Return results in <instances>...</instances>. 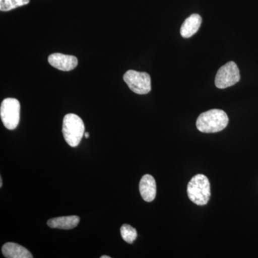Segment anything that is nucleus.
I'll return each instance as SVG.
<instances>
[{
    "instance_id": "f257e3e1",
    "label": "nucleus",
    "mask_w": 258,
    "mask_h": 258,
    "mask_svg": "<svg viewBox=\"0 0 258 258\" xmlns=\"http://www.w3.org/2000/svg\"><path fill=\"white\" fill-rule=\"evenodd\" d=\"M229 118L222 110L212 109L199 115L197 128L203 133H217L228 125Z\"/></svg>"
},
{
    "instance_id": "f03ea898",
    "label": "nucleus",
    "mask_w": 258,
    "mask_h": 258,
    "mask_svg": "<svg viewBox=\"0 0 258 258\" xmlns=\"http://www.w3.org/2000/svg\"><path fill=\"white\" fill-rule=\"evenodd\" d=\"M189 200L196 205H207L211 197L210 184L208 178L204 174H197L191 178L187 186Z\"/></svg>"
},
{
    "instance_id": "0eeeda50",
    "label": "nucleus",
    "mask_w": 258,
    "mask_h": 258,
    "mask_svg": "<svg viewBox=\"0 0 258 258\" xmlns=\"http://www.w3.org/2000/svg\"><path fill=\"white\" fill-rule=\"evenodd\" d=\"M49 63L62 71H70L76 69L79 63L77 57L62 53H52L48 57Z\"/></svg>"
},
{
    "instance_id": "f8f14e48",
    "label": "nucleus",
    "mask_w": 258,
    "mask_h": 258,
    "mask_svg": "<svg viewBox=\"0 0 258 258\" xmlns=\"http://www.w3.org/2000/svg\"><path fill=\"white\" fill-rule=\"evenodd\" d=\"M30 0H0V10L8 12L28 5Z\"/></svg>"
},
{
    "instance_id": "39448f33",
    "label": "nucleus",
    "mask_w": 258,
    "mask_h": 258,
    "mask_svg": "<svg viewBox=\"0 0 258 258\" xmlns=\"http://www.w3.org/2000/svg\"><path fill=\"white\" fill-rule=\"evenodd\" d=\"M123 80L128 88L137 94H147L152 90V81L147 73L129 70L123 75Z\"/></svg>"
},
{
    "instance_id": "7ed1b4c3",
    "label": "nucleus",
    "mask_w": 258,
    "mask_h": 258,
    "mask_svg": "<svg viewBox=\"0 0 258 258\" xmlns=\"http://www.w3.org/2000/svg\"><path fill=\"white\" fill-rule=\"evenodd\" d=\"M62 131L68 144L72 147H78L85 134L84 123L79 115L69 113L64 115Z\"/></svg>"
},
{
    "instance_id": "4468645a",
    "label": "nucleus",
    "mask_w": 258,
    "mask_h": 258,
    "mask_svg": "<svg viewBox=\"0 0 258 258\" xmlns=\"http://www.w3.org/2000/svg\"><path fill=\"white\" fill-rule=\"evenodd\" d=\"M84 136H85V137H86V139H88V137H89V134H88V133H85Z\"/></svg>"
},
{
    "instance_id": "20e7f679",
    "label": "nucleus",
    "mask_w": 258,
    "mask_h": 258,
    "mask_svg": "<svg viewBox=\"0 0 258 258\" xmlns=\"http://www.w3.org/2000/svg\"><path fill=\"white\" fill-rule=\"evenodd\" d=\"M0 116L7 128L14 130L20 119V103L16 98H8L2 102Z\"/></svg>"
},
{
    "instance_id": "9d476101",
    "label": "nucleus",
    "mask_w": 258,
    "mask_h": 258,
    "mask_svg": "<svg viewBox=\"0 0 258 258\" xmlns=\"http://www.w3.org/2000/svg\"><path fill=\"white\" fill-rule=\"evenodd\" d=\"M3 255L7 258H32L30 251L15 242H7L2 249Z\"/></svg>"
},
{
    "instance_id": "423d86ee",
    "label": "nucleus",
    "mask_w": 258,
    "mask_h": 258,
    "mask_svg": "<svg viewBox=\"0 0 258 258\" xmlns=\"http://www.w3.org/2000/svg\"><path fill=\"white\" fill-rule=\"evenodd\" d=\"M240 80V71L237 64L230 61L218 70L215 83L217 88L225 89L238 83Z\"/></svg>"
},
{
    "instance_id": "1a4fd4ad",
    "label": "nucleus",
    "mask_w": 258,
    "mask_h": 258,
    "mask_svg": "<svg viewBox=\"0 0 258 258\" xmlns=\"http://www.w3.org/2000/svg\"><path fill=\"white\" fill-rule=\"evenodd\" d=\"M202 21L203 20L200 15H190L189 18L185 20L181 25V30H180L181 36L184 38H189V37L193 36L198 32L199 29L201 26Z\"/></svg>"
},
{
    "instance_id": "ddd939ff",
    "label": "nucleus",
    "mask_w": 258,
    "mask_h": 258,
    "mask_svg": "<svg viewBox=\"0 0 258 258\" xmlns=\"http://www.w3.org/2000/svg\"><path fill=\"white\" fill-rule=\"evenodd\" d=\"M120 235L123 240L129 244H132L137 239V232L132 226L125 224L120 227Z\"/></svg>"
},
{
    "instance_id": "2eb2a0df",
    "label": "nucleus",
    "mask_w": 258,
    "mask_h": 258,
    "mask_svg": "<svg viewBox=\"0 0 258 258\" xmlns=\"http://www.w3.org/2000/svg\"><path fill=\"white\" fill-rule=\"evenodd\" d=\"M3 186V179H0V187H2Z\"/></svg>"
},
{
    "instance_id": "9b49d317",
    "label": "nucleus",
    "mask_w": 258,
    "mask_h": 258,
    "mask_svg": "<svg viewBox=\"0 0 258 258\" xmlns=\"http://www.w3.org/2000/svg\"><path fill=\"white\" fill-rule=\"evenodd\" d=\"M80 222V217L73 216L55 217L50 219L47 221V225L51 228L62 229V230H71L75 228Z\"/></svg>"
},
{
    "instance_id": "6e6552de",
    "label": "nucleus",
    "mask_w": 258,
    "mask_h": 258,
    "mask_svg": "<svg viewBox=\"0 0 258 258\" xmlns=\"http://www.w3.org/2000/svg\"><path fill=\"white\" fill-rule=\"evenodd\" d=\"M139 191L144 201L151 203L157 195V184L154 178L150 174H146L139 183Z\"/></svg>"
},
{
    "instance_id": "dca6fc26",
    "label": "nucleus",
    "mask_w": 258,
    "mask_h": 258,
    "mask_svg": "<svg viewBox=\"0 0 258 258\" xmlns=\"http://www.w3.org/2000/svg\"><path fill=\"white\" fill-rule=\"evenodd\" d=\"M101 258H111V257H109V256L107 255H103L101 256Z\"/></svg>"
}]
</instances>
